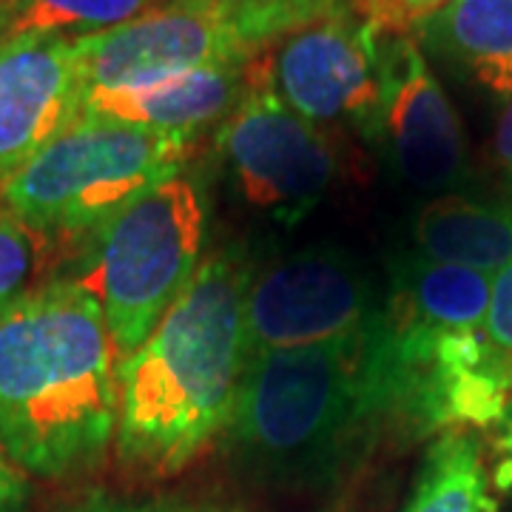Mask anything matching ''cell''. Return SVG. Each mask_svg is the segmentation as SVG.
<instances>
[{
	"label": "cell",
	"mask_w": 512,
	"mask_h": 512,
	"mask_svg": "<svg viewBox=\"0 0 512 512\" xmlns=\"http://www.w3.org/2000/svg\"><path fill=\"white\" fill-rule=\"evenodd\" d=\"M74 512H160V510H128V507H117L111 501H86L83 507H77Z\"/></svg>",
	"instance_id": "d4e9b609"
},
{
	"label": "cell",
	"mask_w": 512,
	"mask_h": 512,
	"mask_svg": "<svg viewBox=\"0 0 512 512\" xmlns=\"http://www.w3.org/2000/svg\"><path fill=\"white\" fill-rule=\"evenodd\" d=\"M117 365L92 296L74 279L37 285L0 319V450L29 476L92 470L117 433Z\"/></svg>",
	"instance_id": "6da1fadb"
},
{
	"label": "cell",
	"mask_w": 512,
	"mask_h": 512,
	"mask_svg": "<svg viewBox=\"0 0 512 512\" xmlns=\"http://www.w3.org/2000/svg\"><path fill=\"white\" fill-rule=\"evenodd\" d=\"M83 94L245 63L262 46L222 0H165L109 32L74 37Z\"/></svg>",
	"instance_id": "ba28073f"
},
{
	"label": "cell",
	"mask_w": 512,
	"mask_h": 512,
	"mask_svg": "<svg viewBox=\"0 0 512 512\" xmlns=\"http://www.w3.org/2000/svg\"><path fill=\"white\" fill-rule=\"evenodd\" d=\"M493 276L407 254L393 262L384 319L436 333L481 330L490 311Z\"/></svg>",
	"instance_id": "4fadbf2b"
},
{
	"label": "cell",
	"mask_w": 512,
	"mask_h": 512,
	"mask_svg": "<svg viewBox=\"0 0 512 512\" xmlns=\"http://www.w3.org/2000/svg\"><path fill=\"white\" fill-rule=\"evenodd\" d=\"M495 160L507 174H512V97L507 100V109L501 114V123L495 131Z\"/></svg>",
	"instance_id": "cb8c5ba5"
},
{
	"label": "cell",
	"mask_w": 512,
	"mask_h": 512,
	"mask_svg": "<svg viewBox=\"0 0 512 512\" xmlns=\"http://www.w3.org/2000/svg\"><path fill=\"white\" fill-rule=\"evenodd\" d=\"M416 32L498 100H510L512 0H450Z\"/></svg>",
	"instance_id": "9a60e30c"
},
{
	"label": "cell",
	"mask_w": 512,
	"mask_h": 512,
	"mask_svg": "<svg viewBox=\"0 0 512 512\" xmlns=\"http://www.w3.org/2000/svg\"><path fill=\"white\" fill-rule=\"evenodd\" d=\"M245 63L168 74L123 89L86 92L83 114L126 126L197 137L205 126L222 123L237 106L239 94L245 89Z\"/></svg>",
	"instance_id": "7c38bea8"
},
{
	"label": "cell",
	"mask_w": 512,
	"mask_h": 512,
	"mask_svg": "<svg viewBox=\"0 0 512 512\" xmlns=\"http://www.w3.org/2000/svg\"><path fill=\"white\" fill-rule=\"evenodd\" d=\"M376 328L245 365L225 424L239 470L265 487L319 490L390 419L376 362Z\"/></svg>",
	"instance_id": "3957f363"
},
{
	"label": "cell",
	"mask_w": 512,
	"mask_h": 512,
	"mask_svg": "<svg viewBox=\"0 0 512 512\" xmlns=\"http://www.w3.org/2000/svg\"><path fill=\"white\" fill-rule=\"evenodd\" d=\"M481 330L495 370L507 379L512 390V262L493 276L490 311Z\"/></svg>",
	"instance_id": "ffe728a7"
},
{
	"label": "cell",
	"mask_w": 512,
	"mask_h": 512,
	"mask_svg": "<svg viewBox=\"0 0 512 512\" xmlns=\"http://www.w3.org/2000/svg\"><path fill=\"white\" fill-rule=\"evenodd\" d=\"M495 450H498V470H495V478H498L501 487H512V399L507 404L501 421H498Z\"/></svg>",
	"instance_id": "7402d4cb"
},
{
	"label": "cell",
	"mask_w": 512,
	"mask_h": 512,
	"mask_svg": "<svg viewBox=\"0 0 512 512\" xmlns=\"http://www.w3.org/2000/svg\"><path fill=\"white\" fill-rule=\"evenodd\" d=\"M416 254L495 276L512 262V208L444 194L413 220Z\"/></svg>",
	"instance_id": "5bb4252c"
},
{
	"label": "cell",
	"mask_w": 512,
	"mask_h": 512,
	"mask_svg": "<svg viewBox=\"0 0 512 512\" xmlns=\"http://www.w3.org/2000/svg\"><path fill=\"white\" fill-rule=\"evenodd\" d=\"M208 208L191 177H171L89 237L74 279L100 305L117 359L148 339L200 271Z\"/></svg>",
	"instance_id": "5b68a950"
},
{
	"label": "cell",
	"mask_w": 512,
	"mask_h": 512,
	"mask_svg": "<svg viewBox=\"0 0 512 512\" xmlns=\"http://www.w3.org/2000/svg\"><path fill=\"white\" fill-rule=\"evenodd\" d=\"M165 0H12L0 40L9 37H86L109 32Z\"/></svg>",
	"instance_id": "e0dca14e"
},
{
	"label": "cell",
	"mask_w": 512,
	"mask_h": 512,
	"mask_svg": "<svg viewBox=\"0 0 512 512\" xmlns=\"http://www.w3.org/2000/svg\"><path fill=\"white\" fill-rule=\"evenodd\" d=\"M376 32L350 3L271 46L276 92L313 126L348 123L373 140L379 117Z\"/></svg>",
	"instance_id": "9c48e42d"
},
{
	"label": "cell",
	"mask_w": 512,
	"mask_h": 512,
	"mask_svg": "<svg viewBox=\"0 0 512 512\" xmlns=\"http://www.w3.org/2000/svg\"><path fill=\"white\" fill-rule=\"evenodd\" d=\"M379 117L373 143L419 191H447L467 177V137L439 77L410 35L376 37Z\"/></svg>",
	"instance_id": "30bf717a"
},
{
	"label": "cell",
	"mask_w": 512,
	"mask_h": 512,
	"mask_svg": "<svg viewBox=\"0 0 512 512\" xmlns=\"http://www.w3.org/2000/svg\"><path fill=\"white\" fill-rule=\"evenodd\" d=\"M217 140L242 197L282 222L311 214L336 177L325 131L276 92L271 46L245 63V89Z\"/></svg>",
	"instance_id": "8992f818"
},
{
	"label": "cell",
	"mask_w": 512,
	"mask_h": 512,
	"mask_svg": "<svg viewBox=\"0 0 512 512\" xmlns=\"http://www.w3.org/2000/svg\"><path fill=\"white\" fill-rule=\"evenodd\" d=\"M80 114L83 77L74 37L0 40V194Z\"/></svg>",
	"instance_id": "8fae6325"
},
{
	"label": "cell",
	"mask_w": 512,
	"mask_h": 512,
	"mask_svg": "<svg viewBox=\"0 0 512 512\" xmlns=\"http://www.w3.org/2000/svg\"><path fill=\"white\" fill-rule=\"evenodd\" d=\"M248 271L234 256L205 259L157 328L117 365V456L151 476L183 470L225 430L245 353Z\"/></svg>",
	"instance_id": "7a4b0ae2"
},
{
	"label": "cell",
	"mask_w": 512,
	"mask_h": 512,
	"mask_svg": "<svg viewBox=\"0 0 512 512\" xmlns=\"http://www.w3.org/2000/svg\"><path fill=\"white\" fill-rule=\"evenodd\" d=\"M9 12H12V0H0V35H3V29H6Z\"/></svg>",
	"instance_id": "484cf974"
},
{
	"label": "cell",
	"mask_w": 512,
	"mask_h": 512,
	"mask_svg": "<svg viewBox=\"0 0 512 512\" xmlns=\"http://www.w3.org/2000/svg\"><path fill=\"white\" fill-rule=\"evenodd\" d=\"M222 3L231 6L251 29L256 43L268 49L288 32L336 12L348 0H222Z\"/></svg>",
	"instance_id": "d6986e66"
},
{
	"label": "cell",
	"mask_w": 512,
	"mask_h": 512,
	"mask_svg": "<svg viewBox=\"0 0 512 512\" xmlns=\"http://www.w3.org/2000/svg\"><path fill=\"white\" fill-rule=\"evenodd\" d=\"M407 512H493L476 441L450 430L433 444Z\"/></svg>",
	"instance_id": "2e32d148"
},
{
	"label": "cell",
	"mask_w": 512,
	"mask_h": 512,
	"mask_svg": "<svg viewBox=\"0 0 512 512\" xmlns=\"http://www.w3.org/2000/svg\"><path fill=\"white\" fill-rule=\"evenodd\" d=\"M382 311L370 276L339 248H305L276 259L245 293L248 362L365 333Z\"/></svg>",
	"instance_id": "52a82bcc"
},
{
	"label": "cell",
	"mask_w": 512,
	"mask_h": 512,
	"mask_svg": "<svg viewBox=\"0 0 512 512\" xmlns=\"http://www.w3.org/2000/svg\"><path fill=\"white\" fill-rule=\"evenodd\" d=\"M450 0H393V9L402 20L404 32L410 35V29H419L427 18H433L436 12H441Z\"/></svg>",
	"instance_id": "603a6c76"
},
{
	"label": "cell",
	"mask_w": 512,
	"mask_h": 512,
	"mask_svg": "<svg viewBox=\"0 0 512 512\" xmlns=\"http://www.w3.org/2000/svg\"><path fill=\"white\" fill-rule=\"evenodd\" d=\"M194 140L80 114L9 180L0 202L46 245L89 239L131 202L177 177Z\"/></svg>",
	"instance_id": "277c9868"
},
{
	"label": "cell",
	"mask_w": 512,
	"mask_h": 512,
	"mask_svg": "<svg viewBox=\"0 0 512 512\" xmlns=\"http://www.w3.org/2000/svg\"><path fill=\"white\" fill-rule=\"evenodd\" d=\"M46 242L0 202V319L35 291Z\"/></svg>",
	"instance_id": "ac0fdd59"
},
{
	"label": "cell",
	"mask_w": 512,
	"mask_h": 512,
	"mask_svg": "<svg viewBox=\"0 0 512 512\" xmlns=\"http://www.w3.org/2000/svg\"><path fill=\"white\" fill-rule=\"evenodd\" d=\"M32 498L29 473L0 450V512H26Z\"/></svg>",
	"instance_id": "44dd1931"
}]
</instances>
